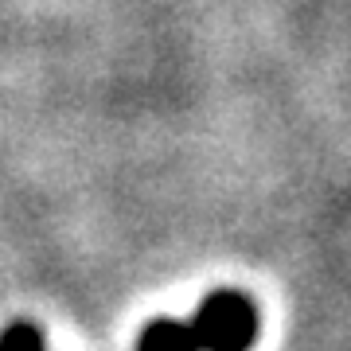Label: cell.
I'll return each instance as SVG.
<instances>
[{"label":"cell","mask_w":351,"mask_h":351,"mask_svg":"<svg viewBox=\"0 0 351 351\" xmlns=\"http://www.w3.org/2000/svg\"><path fill=\"white\" fill-rule=\"evenodd\" d=\"M0 351H47V343H43V332L36 324L16 320L0 332Z\"/></svg>","instance_id":"3"},{"label":"cell","mask_w":351,"mask_h":351,"mask_svg":"<svg viewBox=\"0 0 351 351\" xmlns=\"http://www.w3.org/2000/svg\"><path fill=\"white\" fill-rule=\"evenodd\" d=\"M137 351H199L191 336L188 320H172V316H156L137 339Z\"/></svg>","instance_id":"2"},{"label":"cell","mask_w":351,"mask_h":351,"mask_svg":"<svg viewBox=\"0 0 351 351\" xmlns=\"http://www.w3.org/2000/svg\"><path fill=\"white\" fill-rule=\"evenodd\" d=\"M199 351H250L258 339V308L246 293L215 289L188 320Z\"/></svg>","instance_id":"1"}]
</instances>
